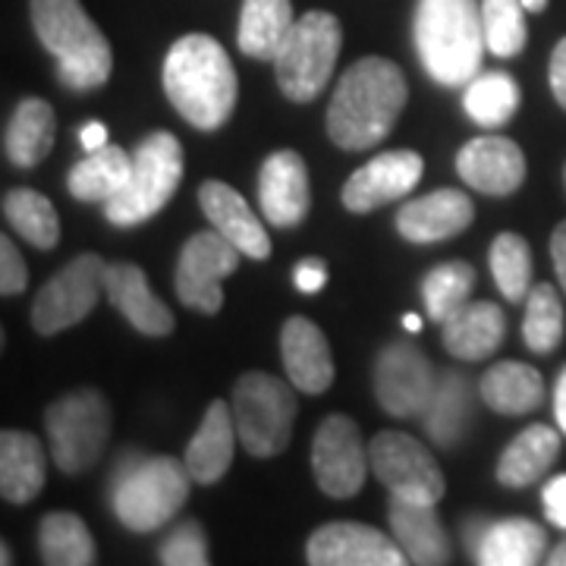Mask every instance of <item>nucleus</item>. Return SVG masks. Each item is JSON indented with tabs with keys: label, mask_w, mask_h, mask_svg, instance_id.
Instances as JSON below:
<instances>
[{
	"label": "nucleus",
	"mask_w": 566,
	"mask_h": 566,
	"mask_svg": "<svg viewBox=\"0 0 566 566\" xmlns=\"http://www.w3.org/2000/svg\"><path fill=\"white\" fill-rule=\"evenodd\" d=\"M167 98L182 120L214 133L237 107V70L221 41L211 35H182L174 41L161 66Z\"/></svg>",
	"instance_id": "f03ea898"
},
{
	"label": "nucleus",
	"mask_w": 566,
	"mask_h": 566,
	"mask_svg": "<svg viewBox=\"0 0 566 566\" xmlns=\"http://www.w3.org/2000/svg\"><path fill=\"white\" fill-rule=\"evenodd\" d=\"M237 434L240 431L233 422L230 403H223V400L208 403L202 424L192 434V441L186 444V457H182L192 482H199V485H218L221 482L230 463H233Z\"/></svg>",
	"instance_id": "b1692460"
},
{
	"label": "nucleus",
	"mask_w": 566,
	"mask_h": 566,
	"mask_svg": "<svg viewBox=\"0 0 566 566\" xmlns=\"http://www.w3.org/2000/svg\"><path fill=\"white\" fill-rule=\"evenodd\" d=\"M41 560L48 566H92L95 538L76 513H48L39 526Z\"/></svg>",
	"instance_id": "72a5a7b5"
},
{
	"label": "nucleus",
	"mask_w": 566,
	"mask_h": 566,
	"mask_svg": "<svg viewBox=\"0 0 566 566\" xmlns=\"http://www.w3.org/2000/svg\"><path fill=\"white\" fill-rule=\"evenodd\" d=\"M434 385V365L412 344H390L375 363V397L394 419L422 416Z\"/></svg>",
	"instance_id": "4468645a"
},
{
	"label": "nucleus",
	"mask_w": 566,
	"mask_h": 566,
	"mask_svg": "<svg viewBox=\"0 0 566 566\" xmlns=\"http://www.w3.org/2000/svg\"><path fill=\"white\" fill-rule=\"evenodd\" d=\"M48 453L35 434L7 428L0 434V494L7 504H32L44 488Z\"/></svg>",
	"instance_id": "393cba45"
},
{
	"label": "nucleus",
	"mask_w": 566,
	"mask_h": 566,
	"mask_svg": "<svg viewBox=\"0 0 566 566\" xmlns=\"http://www.w3.org/2000/svg\"><path fill=\"white\" fill-rule=\"evenodd\" d=\"M409 88L403 70L387 57H363L346 70L327 104V136L344 151L375 148L403 114Z\"/></svg>",
	"instance_id": "f257e3e1"
},
{
	"label": "nucleus",
	"mask_w": 566,
	"mask_h": 566,
	"mask_svg": "<svg viewBox=\"0 0 566 566\" xmlns=\"http://www.w3.org/2000/svg\"><path fill=\"white\" fill-rule=\"evenodd\" d=\"M526 3L528 13H545L547 10V0H523Z\"/></svg>",
	"instance_id": "864d4df0"
},
{
	"label": "nucleus",
	"mask_w": 566,
	"mask_h": 566,
	"mask_svg": "<svg viewBox=\"0 0 566 566\" xmlns=\"http://www.w3.org/2000/svg\"><path fill=\"white\" fill-rule=\"evenodd\" d=\"M523 104V92L510 73H479L475 80L465 85L463 111L465 117L479 126H504L516 117Z\"/></svg>",
	"instance_id": "f704fd0d"
},
{
	"label": "nucleus",
	"mask_w": 566,
	"mask_h": 566,
	"mask_svg": "<svg viewBox=\"0 0 566 566\" xmlns=\"http://www.w3.org/2000/svg\"><path fill=\"white\" fill-rule=\"evenodd\" d=\"M0 564H3V566L13 564V554H10V547H7V545L0 547Z\"/></svg>",
	"instance_id": "5fc2aeb1"
},
{
	"label": "nucleus",
	"mask_w": 566,
	"mask_h": 566,
	"mask_svg": "<svg viewBox=\"0 0 566 566\" xmlns=\"http://www.w3.org/2000/svg\"><path fill=\"white\" fill-rule=\"evenodd\" d=\"M293 25H296L293 0H243L237 44L245 57L274 61Z\"/></svg>",
	"instance_id": "7c9ffc66"
},
{
	"label": "nucleus",
	"mask_w": 566,
	"mask_h": 566,
	"mask_svg": "<svg viewBox=\"0 0 566 566\" xmlns=\"http://www.w3.org/2000/svg\"><path fill=\"white\" fill-rule=\"evenodd\" d=\"M29 17L44 51L57 61L61 85L70 92L102 88L114 70V54L80 0H29Z\"/></svg>",
	"instance_id": "20e7f679"
},
{
	"label": "nucleus",
	"mask_w": 566,
	"mask_h": 566,
	"mask_svg": "<svg viewBox=\"0 0 566 566\" xmlns=\"http://www.w3.org/2000/svg\"><path fill=\"white\" fill-rule=\"evenodd\" d=\"M475 286V268L469 262H444L431 268L422 281V300L428 318L444 324L457 308L469 303V293Z\"/></svg>",
	"instance_id": "e433bc0d"
},
{
	"label": "nucleus",
	"mask_w": 566,
	"mask_h": 566,
	"mask_svg": "<svg viewBox=\"0 0 566 566\" xmlns=\"http://www.w3.org/2000/svg\"><path fill=\"white\" fill-rule=\"evenodd\" d=\"M259 202H262L264 221L281 230L300 227L308 218L312 189H308V167L300 158V151L281 148L262 164Z\"/></svg>",
	"instance_id": "a211bd4d"
},
{
	"label": "nucleus",
	"mask_w": 566,
	"mask_h": 566,
	"mask_svg": "<svg viewBox=\"0 0 566 566\" xmlns=\"http://www.w3.org/2000/svg\"><path fill=\"white\" fill-rule=\"evenodd\" d=\"M523 340L532 353L547 356L564 340V303L551 283H535L526 296Z\"/></svg>",
	"instance_id": "4c0bfd02"
},
{
	"label": "nucleus",
	"mask_w": 566,
	"mask_h": 566,
	"mask_svg": "<svg viewBox=\"0 0 566 566\" xmlns=\"http://www.w3.org/2000/svg\"><path fill=\"white\" fill-rule=\"evenodd\" d=\"M551 262H554V271H557V281H560V290L566 293V221H560L551 233Z\"/></svg>",
	"instance_id": "49530a36"
},
{
	"label": "nucleus",
	"mask_w": 566,
	"mask_h": 566,
	"mask_svg": "<svg viewBox=\"0 0 566 566\" xmlns=\"http://www.w3.org/2000/svg\"><path fill=\"white\" fill-rule=\"evenodd\" d=\"M344 48V29L334 13L308 10L296 20L274 57V76L290 102H315L334 76Z\"/></svg>",
	"instance_id": "423d86ee"
},
{
	"label": "nucleus",
	"mask_w": 566,
	"mask_h": 566,
	"mask_svg": "<svg viewBox=\"0 0 566 566\" xmlns=\"http://www.w3.org/2000/svg\"><path fill=\"white\" fill-rule=\"evenodd\" d=\"M240 255L243 252L223 240L214 227L189 237L174 277L180 303L202 315H218L223 308V281L240 268Z\"/></svg>",
	"instance_id": "f8f14e48"
},
{
	"label": "nucleus",
	"mask_w": 566,
	"mask_h": 566,
	"mask_svg": "<svg viewBox=\"0 0 566 566\" xmlns=\"http://www.w3.org/2000/svg\"><path fill=\"white\" fill-rule=\"evenodd\" d=\"M403 327L409 334H419L422 331V318L419 315H403Z\"/></svg>",
	"instance_id": "603ef678"
},
{
	"label": "nucleus",
	"mask_w": 566,
	"mask_h": 566,
	"mask_svg": "<svg viewBox=\"0 0 566 566\" xmlns=\"http://www.w3.org/2000/svg\"><path fill=\"white\" fill-rule=\"evenodd\" d=\"M161 564L167 566H205L211 557H208V538H205V528L189 520L177 526L161 545Z\"/></svg>",
	"instance_id": "a19ab883"
},
{
	"label": "nucleus",
	"mask_w": 566,
	"mask_h": 566,
	"mask_svg": "<svg viewBox=\"0 0 566 566\" xmlns=\"http://www.w3.org/2000/svg\"><path fill=\"white\" fill-rule=\"evenodd\" d=\"M281 356L290 385L303 394L318 397L334 385V356L322 327L303 315H293L283 322Z\"/></svg>",
	"instance_id": "aec40b11"
},
{
	"label": "nucleus",
	"mask_w": 566,
	"mask_h": 566,
	"mask_svg": "<svg viewBox=\"0 0 566 566\" xmlns=\"http://www.w3.org/2000/svg\"><path fill=\"white\" fill-rule=\"evenodd\" d=\"M107 300L145 337H167L174 334V312L151 293L148 277L139 264H107Z\"/></svg>",
	"instance_id": "4be33fe9"
},
{
	"label": "nucleus",
	"mask_w": 566,
	"mask_h": 566,
	"mask_svg": "<svg viewBox=\"0 0 566 566\" xmlns=\"http://www.w3.org/2000/svg\"><path fill=\"white\" fill-rule=\"evenodd\" d=\"M412 39L428 76L441 85H469L488 51L479 0H419Z\"/></svg>",
	"instance_id": "7ed1b4c3"
},
{
	"label": "nucleus",
	"mask_w": 566,
	"mask_h": 566,
	"mask_svg": "<svg viewBox=\"0 0 566 566\" xmlns=\"http://www.w3.org/2000/svg\"><path fill=\"white\" fill-rule=\"evenodd\" d=\"M80 142L85 151H98V148H104V145H107V126L98 120L85 123L80 133Z\"/></svg>",
	"instance_id": "de8ad7c7"
},
{
	"label": "nucleus",
	"mask_w": 566,
	"mask_h": 566,
	"mask_svg": "<svg viewBox=\"0 0 566 566\" xmlns=\"http://www.w3.org/2000/svg\"><path fill=\"white\" fill-rule=\"evenodd\" d=\"M547 82L557 104L566 111V39L557 41L554 54H551V66H547Z\"/></svg>",
	"instance_id": "a18cd8bd"
},
{
	"label": "nucleus",
	"mask_w": 566,
	"mask_h": 566,
	"mask_svg": "<svg viewBox=\"0 0 566 566\" xmlns=\"http://www.w3.org/2000/svg\"><path fill=\"white\" fill-rule=\"evenodd\" d=\"M560 453V431L547 424H528L516 434L497 460V482L506 488H526L538 482Z\"/></svg>",
	"instance_id": "2f4dec72"
},
{
	"label": "nucleus",
	"mask_w": 566,
	"mask_h": 566,
	"mask_svg": "<svg viewBox=\"0 0 566 566\" xmlns=\"http://www.w3.org/2000/svg\"><path fill=\"white\" fill-rule=\"evenodd\" d=\"M371 469L359 424L349 416H327L312 438V472L327 497H356Z\"/></svg>",
	"instance_id": "ddd939ff"
},
{
	"label": "nucleus",
	"mask_w": 566,
	"mask_h": 566,
	"mask_svg": "<svg viewBox=\"0 0 566 566\" xmlns=\"http://www.w3.org/2000/svg\"><path fill=\"white\" fill-rule=\"evenodd\" d=\"M293 283L296 290L305 293V296H315L327 283V268H324L322 259H303V262L293 268Z\"/></svg>",
	"instance_id": "c03bdc74"
},
{
	"label": "nucleus",
	"mask_w": 566,
	"mask_h": 566,
	"mask_svg": "<svg viewBox=\"0 0 566 566\" xmlns=\"http://www.w3.org/2000/svg\"><path fill=\"white\" fill-rule=\"evenodd\" d=\"M545 560L551 566H566V535H564V538H560V542H557V547H554V551L547 554Z\"/></svg>",
	"instance_id": "3c124183"
},
{
	"label": "nucleus",
	"mask_w": 566,
	"mask_h": 566,
	"mask_svg": "<svg viewBox=\"0 0 566 566\" xmlns=\"http://www.w3.org/2000/svg\"><path fill=\"white\" fill-rule=\"evenodd\" d=\"M192 475L174 457L126 453L111 472V506L129 532L167 526L189 501Z\"/></svg>",
	"instance_id": "39448f33"
},
{
	"label": "nucleus",
	"mask_w": 566,
	"mask_h": 566,
	"mask_svg": "<svg viewBox=\"0 0 566 566\" xmlns=\"http://www.w3.org/2000/svg\"><path fill=\"white\" fill-rule=\"evenodd\" d=\"M424 164L416 151L409 148H394V151H381L371 161L363 164L349 180H346L340 202L353 211V214H368L375 208L406 199L419 180H422Z\"/></svg>",
	"instance_id": "dca6fc26"
},
{
	"label": "nucleus",
	"mask_w": 566,
	"mask_h": 566,
	"mask_svg": "<svg viewBox=\"0 0 566 566\" xmlns=\"http://www.w3.org/2000/svg\"><path fill=\"white\" fill-rule=\"evenodd\" d=\"M133 174V155L120 145H104L98 151H85L80 164L70 167L66 189L80 202H111Z\"/></svg>",
	"instance_id": "473e14b6"
},
{
	"label": "nucleus",
	"mask_w": 566,
	"mask_h": 566,
	"mask_svg": "<svg viewBox=\"0 0 566 566\" xmlns=\"http://www.w3.org/2000/svg\"><path fill=\"white\" fill-rule=\"evenodd\" d=\"M199 205H202L208 223L221 233L223 240L237 245L245 259H255V262L271 259V237H268L264 223L233 186L221 180L202 182Z\"/></svg>",
	"instance_id": "6ab92c4d"
},
{
	"label": "nucleus",
	"mask_w": 566,
	"mask_h": 566,
	"mask_svg": "<svg viewBox=\"0 0 566 566\" xmlns=\"http://www.w3.org/2000/svg\"><path fill=\"white\" fill-rule=\"evenodd\" d=\"M44 428L54 465L66 475H80L102 460L111 438V406L98 390L82 387L48 406Z\"/></svg>",
	"instance_id": "1a4fd4ad"
},
{
	"label": "nucleus",
	"mask_w": 566,
	"mask_h": 566,
	"mask_svg": "<svg viewBox=\"0 0 566 566\" xmlns=\"http://www.w3.org/2000/svg\"><path fill=\"white\" fill-rule=\"evenodd\" d=\"M506 315L497 303H465L444 322V346L450 356L479 363L504 344Z\"/></svg>",
	"instance_id": "a878e982"
},
{
	"label": "nucleus",
	"mask_w": 566,
	"mask_h": 566,
	"mask_svg": "<svg viewBox=\"0 0 566 566\" xmlns=\"http://www.w3.org/2000/svg\"><path fill=\"white\" fill-rule=\"evenodd\" d=\"M3 218L20 233L25 243L35 249H54L61 240V221L48 196L35 189H10L3 196Z\"/></svg>",
	"instance_id": "c9c22d12"
},
{
	"label": "nucleus",
	"mask_w": 566,
	"mask_h": 566,
	"mask_svg": "<svg viewBox=\"0 0 566 566\" xmlns=\"http://www.w3.org/2000/svg\"><path fill=\"white\" fill-rule=\"evenodd\" d=\"M54 136H57L54 107L41 98H22L3 129V151L17 167L32 170L51 155Z\"/></svg>",
	"instance_id": "bb28decb"
},
{
	"label": "nucleus",
	"mask_w": 566,
	"mask_h": 566,
	"mask_svg": "<svg viewBox=\"0 0 566 566\" xmlns=\"http://www.w3.org/2000/svg\"><path fill=\"white\" fill-rule=\"evenodd\" d=\"M29 283V268L22 262L20 249L3 233L0 237V293L3 296H20Z\"/></svg>",
	"instance_id": "79ce46f5"
},
{
	"label": "nucleus",
	"mask_w": 566,
	"mask_h": 566,
	"mask_svg": "<svg viewBox=\"0 0 566 566\" xmlns=\"http://www.w3.org/2000/svg\"><path fill=\"white\" fill-rule=\"evenodd\" d=\"M424 431L431 444L441 450H453L463 441L465 428L472 422V385L460 371H444L438 375L434 394L422 412Z\"/></svg>",
	"instance_id": "cd10ccee"
},
{
	"label": "nucleus",
	"mask_w": 566,
	"mask_h": 566,
	"mask_svg": "<svg viewBox=\"0 0 566 566\" xmlns=\"http://www.w3.org/2000/svg\"><path fill=\"white\" fill-rule=\"evenodd\" d=\"M554 416H557V428L566 434V368L557 378V390H554Z\"/></svg>",
	"instance_id": "8fccbe9b"
},
{
	"label": "nucleus",
	"mask_w": 566,
	"mask_h": 566,
	"mask_svg": "<svg viewBox=\"0 0 566 566\" xmlns=\"http://www.w3.org/2000/svg\"><path fill=\"white\" fill-rule=\"evenodd\" d=\"M564 189H566V167H564Z\"/></svg>",
	"instance_id": "6e6d98bb"
},
{
	"label": "nucleus",
	"mask_w": 566,
	"mask_h": 566,
	"mask_svg": "<svg viewBox=\"0 0 566 566\" xmlns=\"http://www.w3.org/2000/svg\"><path fill=\"white\" fill-rule=\"evenodd\" d=\"M387 523L397 545L403 547L406 560L419 566L450 564V538L434 504H416L403 497H390Z\"/></svg>",
	"instance_id": "5701e85b"
},
{
	"label": "nucleus",
	"mask_w": 566,
	"mask_h": 566,
	"mask_svg": "<svg viewBox=\"0 0 566 566\" xmlns=\"http://www.w3.org/2000/svg\"><path fill=\"white\" fill-rule=\"evenodd\" d=\"M472 218H475V208H472L465 192L438 189V192H428V196L406 202L397 211V230L409 243L428 245L463 233Z\"/></svg>",
	"instance_id": "412c9836"
},
{
	"label": "nucleus",
	"mask_w": 566,
	"mask_h": 566,
	"mask_svg": "<svg viewBox=\"0 0 566 566\" xmlns=\"http://www.w3.org/2000/svg\"><path fill=\"white\" fill-rule=\"evenodd\" d=\"M457 174L482 196L504 199L526 182V155L513 139L479 136L465 142L457 155Z\"/></svg>",
	"instance_id": "f3484780"
},
{
	"label": "nucleus",
	"mask_w": 566,
	"mask_h": 566,
	"mask_svg": "<svg viewBox=\"0 0 566 566\" xmlns=\"http://www.w3.org/2000/svg\"><path fill=\"white\" fill-rule=\"evenodd\" d=\"M488 264L497 290L510 303H526L532 290V249L520 233H501L488 249Z\"/></svg>",
	"instance_id": "58836bf2"
},
{
	"label": "nucleus",
	"mask_w": 566,
	"mask_h": 566,
	"mask_svg": "<svg viewBox=\"0 0 566 566\" xmlns=\"http://www.w3.org/2000/svg\"><path fill=\"white\" fill-rule=\"evenodd\" d=\"M368 460L375 479L387 488L390 497H403L416 504H438L444 497L447 482L438 460L403 431H381L368 444Z\"/></svg>",
	"instance_id": "9b49d317"
},
{
	"label": "nucleus",
	"mask_w": 566,
	"mask_h": 566,
	"mask_svg": "<svg viewBox=\"0 0 566 566\" xmlns=\"http://www.w3.org/2000/svg\"><path fill=\"white\" fill-rule=\"evenodd\" d=\"M182 180V148L174 133H151L133 151V174L120 192L104 202V218L114 227H136L151 221Z\"/></svg>",
	"instance_id": "0eeeda50"
},
{
	"label": "nucleus",
	"mask_w": 566,
	"mask_h": 566,
	"mask_svg": "<svg viewBox=\"0 0 566 566\" xmlns=\"http://www.w3.org/2000/svg\"><path fill=\"white\" fill-rule=\"evenodd\" d=\"M488 523H491V520H485V516H469V520L463 523V542L472 547V554H475V547H479V542H482Z\"/></svg>",
	"instance_id": "09e8293b"
},
{
	"label": "nucleus",
	"mask_w": 566,
	"mask_h": 566,
	"mask_svg": "<svg viewBox=\"0 0 566 566\" xmlns=\"http://www.w3.org/2000/svg\"><path fill=\"white\" fill-rule=\"evenodd\" d=\"M542 504H545V516L551 526L566 528V472L554 475L542 491Z\"/></svg>",
	"instance_id": "37998d69"
},
{
	"label": "nucleus",
	"mask_w": 566,
	"mask_h": 566,
	"mask_svg": "<svg viewBox=\"0 0 566 566\" xmlns=\"http://www.w3.org/2000/svg\"><path fill=\"white\" fill-rule=\"evenodd\" d=\"M547 532L526 516L488 523L475 560L482 566H532L545 557Z\"/></svg>",
	"instance_id": "c85d7f7f"
},
{
	"label": "nucleus",
	"mask_w": 566,
	"mask_h": 566,
	"mask_svg": "<svg viewBox=\"0 0 566 566\" xmlns=\"http://www.w3.org/2000/svg\"><path fill=\"white\" fill-rule=\"evenodd\" d=\"M482 403L501 416H526L545 400V378L526 363H497L479 381Z\"/></svg>",
	"instance_id": "c756f323"
},
{
	"label": "nucleus",
	"mask_w": 566,
	"mask_h": 566,
	"mask_svg": "<svg viewBox=\"0 0 566 566\" xmlns=\"http://www.w3.org/2000/svg\"><path fill=\"white\" fill-rule=\"evenodd\" d=\"M526 3L523 0H482L488 51L494 57H516L528 41Z\"/></svg>",
	"instance_id": "ea45409f"
},
{
	"label": "nucleus",
	"mask_w": 566,
	"mask_h": 566,
	"mask_svg": "<svg viewBox=\"0 0 566 566\" xmlns=\"http://www.w3.org/2000/svg\"><path fill=\"white\" fill-rule=\"evenodd\" d=\"M104 281H107V262L102 255L85 252L73 259L39 290L32 303V327L41 337H54L66 327L80 324L82 318H88L98 300L107 296Z\"/></svg>",
	"instance_id": "9d476101"
},
{
	"label": "nucleus",
	"mask_w": 566,
	"mask_h": 566,
	"mask_svg": "<svg viewBox=\"0 0 566 566\" xmlns=\"http://www.w3.org/2000/svg\"><path fill=\"white\" fill-rule=\"evenodd\" d=\"M305 560L312 566H403L409 564L397 538L365 523H327L315 528Z\"/></svg>",
	"instance_id": "2eb2a0df"
},
{
	"label": "nucleus",
	"mask_w": 566,
	"mask_h": 566,
	"mask_svg": "<svg viewBox=\"0 0 566 566\" xmlns=\"http://www.w3.org/2000/svg\"><path fill=\"white\" fill-rule=\"evenodd\" d=\"M240 444L255 460H271L290 447L296 422V397L286 381L268 371H245L230 397Z\"/></svg>",
	"instance_id": "6e6552de"
}]
</instances>
